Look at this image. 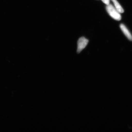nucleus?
Returning <instances> with one entry per match:
<instances>
[{"instance_id":"obj_3","label":"nucleus","mask_w":132,"mask_h":132,"mask_svg":"<svg viewBox=\"0 0 132 132\" xmlns=\"http://www.w3.org/2000/svg\"><path fill=\"white\" fill-rule=\"evenodd\" d=\"M120 27L123 34H124L127 37L129 40L132 41V36L131 34L129 31L128 30V29L127 28L126 26L124 24H120Z\"/></svg>"},{"instance_id":"obj_4","label":"nucleus","mask_w":132,"mask_h":132,"mask_svg":"<svg viewBox=\"0 0 132 132\" xmlns=\"http://www.w3.org/2000/svg\"><path fill=\"white\" fill-rule=\"evenodd\" d=\"M114 4L115 8L117 11L120 13H123L124 11V10L117 0H111Z\"/></svg>"},{"instance_id":"obj_5","label":"nucleus","mask_w":132,"mask_h":132,"mask_svg":"<svg viewBox=\"0 0 132 132\" xmlns=\"http://www.w3.org/2000/svg\"><path fill=\"white\" fill-rule=\"evenodd\" d=\"M102 1L105 4L108 5L110 4V0H102Z\"/></svg>"},{"instance_id":"obj_2","label":"nucleus","mask_w":132,"mask_h":132,"mask_svg":"<svg viewBox=\"0 0 132 132\" xmlns=\"http://www.w3.org/2000/svg\"><path fill=\"white\" fill-rule=\"evenodd\" d=\"M89 41L85 38L82 37L80 38L77 42V53H80L86 47Z\"/></svg>"},{"instance_id":"obj_1","label":"nucleus","mask_w":132,"mask_h":132,"mask_svg":"<svg viewBox=\"0 0 132 132\" xmlns=\"http://www.w3.org/2000/svg\"><path fill=\"white\" fill-rule=\"evenodd\" d=\"M106 8L107 12L113 19L118 21L121 20V16L120 13L112 5H107Z\"/></svg>"}]
</instances>
